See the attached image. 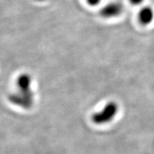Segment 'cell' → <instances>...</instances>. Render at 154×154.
I'll list each match as a JSON object with an SVG mask.
<instances>
[{"instance_id": "1", "label": "cell", "mask_w": 154, "mask_h": 154, "mask_svg": "<svg viewBox=\"0 0 154 154\" xmlns=\"http://www.w3.org/2000/svg\"><path fill=\"white\" fill-rule=\"evenodd\" d=\"M17 90L10 94L8 100L11 103L24 109L32 107L34 103V93L32 91V78L28 73H22L16 80Z\"/></svg>"}, {"instance_id": "2", "label": "cell", "mask_w": 154, "mask_h": 154, "mask_svg": "<svg viewBox=\"0 0 154 154\" xmlns=\"http://www.w3.org/2000/svg\"><path fill=\"white\" fill-rule=\"evenodd\" d=\"M119 111L118 104L114 101H110L99 111L94 112L91 117L96 125H105L112 122Z\"/></svg>"}, {"instance_id": "3", "label": "cell", "mask_w": 154, "mask_h": 154, "mask_svg": "<svg viewBox=\"0 0 154 154\" xmlns=\"http://www.w3.org/2000/svg\"><path fill=\"white\" fill-rule=\"evenodd\" d=\"M123 5L118 2L107 3L100 10V15L105 19H111L121 15L123 12Z\"/></svg>"}, {"instance_id": "4", "label": "cell", "mask_w": 154, "mask_h": 154, "mask_svg": "<svg viewBox=\"0 0 154 154\" xmlns=\"http://www.w3.org/2000/svg\"><path fill=\"white\" fill-rule=\"evenodd\" d=\"M154 19V11L150 6L143 7L138 13V21L143 26L150 25Z\"/></svg>"}, {"instance_id": "5", "label": "cell", "mask_w": 154, "mask_h": 154, "mask_svg": "<svg viewBox=\"0 0 154 154\" xmlns=\"http://www.w3.org/2000/svg\"><path fill=\"white\" fill-rule=\"evenodd\" d=\"M102 0H85L86 3L91 7H96L101 3Z\"/></svg>"}, {"instance_id": "6", "label": "cell", "mask_w": 154, "mask_h": 154, "mask_svg": "<svg viewBox=\"0 0 154 154\" xmlns=\"http://www.w3.org/2000/svg\"><path fill=\"white\" fill-rule=\"evenodd\" d=\"M144 0H129L130 3H131L134 6H138L140 5L141 4L143 3Z\"/></svg>"}, {"instance_id": "7", "label": "cell", "mask_w": 154, "mask_h": 154, "mask_svg": "<svg viewBox=\"0 0 154 154\" xmlns=\"http://www.w3.org/2000/svg\"><path fill=\"white\" fill-rule=\"evenodd\" d=\"M37 1H38V2H43V1H44V0H37Z\"/></svg>"}]
</instances>
